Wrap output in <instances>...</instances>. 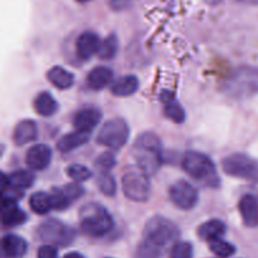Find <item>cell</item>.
<instances>
[{"mask_svg": "<svg viewBox=\"0 0 258 258\" xmlns=\"http://www.w3.org/2000/svg\"><path fill=\"white\" fill-rule=\"evenodd\" d=\"M136 165L143 169L149 176L155 175L163 164V145L155 133L145 131L134 143L131 149Z\"/></svg>", "mask_w": 258, "mask_h": 258, "instance_id": "cell-1", "label": "cell"}, {"mask_svg": "<svg viewBox=\"0 0 258 258\" xmlns=\"http://www.w3.org/2000/svg\"><path fill=\"white\" fill-rule=\"evenodd\" d=\"M184 171L203 186L218 188L221 185L216 165L208 155L199 151H188L181 160Z\"/></svg>", "mask_w": 258, "mask_h": 258, "instance_id": "cell-2", "label": "cell"}, {"mask_svg": "<svg viewBox=\"0 0 258 258\" xmlns=\"http://www.w3.org/2000/svg\"><path fill=\"white\" fill-rule=\"evenodd\" d=\"M80 226L90 237H103L113 228V219L107 209L97 203H87L80 211Z\"/></svg>", "mask_w": 258, "mask_h": 258, "instance_id": "cell-3", "label": "cell"}, {"mask_svg": "<svg viewBox=\"0 0 258 258\" xmlns=\"http://www.w3.org/2000/svg\"><path fill=\"white\" fill-rule=\"evenodd\" d=\"M121 185L125 197L136 203L148 202L151 194V184L149 175L138 165L127 168L121 179Z\"/></svg>", "mask_w": 258, "mask_h": 258, "instance_id": "cell-4", "label": "cell"}, {"mask_svg": "<svg viewBox=\"0 0 258 258\" xmlns=\"http://www.w3.org/2000/svg\"><path fill=\"white\" fill-rule=\"evenodd\" d=\"M180 234L179 227L170 219L161 216H154L146 222L144 238L146 242L163 249L166 244L175 241Z\"/></svg>", "mask_w": 258, "mask_h": 258, "instance_id": "cell-5", "label": "cell"}, {"mask_svg": "<svg viewBox=\"0 0 258 258\" xmlns=\"http://www.w3.org/2000/svg\"><path fill=\"white\" fill-rule=\"evenodd\" d=\"M37 234L44 243L55 247H67L75 241L76 231L59 219H47L37 229Z\"/></svg>", "mask_w": 258, "mask_h": 258, "instance_id": "cell-6", "label": "cell"}, {"mask_svg": "<svg viewBox=\"0 0 258 258\" xmlns=\"http://www.w3.org/2000/svg\"><path fill=\"white\" fill-rule=\"evenodd\" d=\"M224 91L233 97H249L258 93L257 68H239L229 77Z\"/></svg>", "mask_w": 258, "mask_h": 258, "instance_id": "cell-7", "label": "cell"}, {"mask_svg": "<svg viewBox=\"0 0 258 258\" xmlns=\"http://www.w3.org/2000/svg\"><path fill=\"white\" fill-rule=\"evenodd\" d=\"M222 170L233 178L254 180L258 179V160L247 154H232L223 159Z\"/></svg>", "mask_w": 258, "mask_h": 258, "instance_id": "cell-8", "label": "cell"}, {"mask_svg": "<svg viewBox=\"0 0 258 258\" xmlns=\"http://www.w3.org/2000/svg\"><path fill=\"white\" fill-rule=\"evenodd\" d=\"M130 138V127L123 118L116 117L108 120L101 127L97 135V143L105 148L117 150L126 145Z\"/></svg>", "mask_w": 258, "mask_h": 258, "instance_id": "cell-9", "label": "cell"}, {"mask_svg": "<svg viewBox=\"0 0 258 258\" xmlns=\"http://www.w3.org/2000/svg\"><path fill=\"white\" fill-rule=\"evenodd\" d=\"M169 198L175 207L183 211H190L198 204L199 193L196 186L185 180L174 183L169 189Z\"/></svg>", "mask_w": 258, "mask_h": 258, "instance_id": "cell-10", "label": "cell"}, {"mask_svg": "<svg viewBox=\"0 0 258 258\" xmlns=\"http://www.w3.org/2000/svg\"><path fill=\"white\" fill-rule=\"evenodd\" d=\"M53 151L45 144L33 145L25 154V164L30 170L42 171L49 166L52 161Z\"/></svg>", "mask_w": 258, "mask_h": 258, "instance_id": "cell-11", "label": "cell"}, {"mask_svg": "<svg viewBox=\"0 0 258 258\" xmlns=\"http://www.w3.org/2000/svg\"><path fill=\"white\" fill-rule=\"evenodd\" d=\"M101 118H102V113L97 108H83L76 113L75 118H73V126L76 130L91 134L101 122Z\"/></svg>", "mask_w": 258, "mask_h": 258, "instance_id": "cell-12", "label": "cell"}, {"mask_svg": "<svg viewBox=\"0 0 258 258\" xmlns=\"http://www.w3.org/2000/svg\"><path fill=\"white\" fill-rule=\"evenodd\" d=\"M100 44V37L95 32L86 30V32H83L77 38V42H76V52H77V55L80 58L88 59L92 55H95L96 53H98Z\"/></svg>", "mask_w": 258, "mask_h": 258, "instance_id": "cell-13", "label": "cell"}, {"mask_svg": "<svg viewBox=\"0 0 258 258\" xmlns=\"http://www.w3.org/2000/svg\"><path fill=\"white\" fill-rule=\"evenodd\" d=\"M28 219L27 213L18 207L17 201L3 199L2 222L4 227H17L25 223Z\"/></svg>", "mask_w": 258, "mask_h": 258, "instance_id": "cell-14", "label": "cell"}, {"mask_svg": "<svg viewBox=\"0 0 258 258\" xmlns=\"http://www.w3.org/2000/svg\"><path fill=\"white\" fill-rule=\"evenodd\" d=\"M239 213L244 226L249 228L258 227V199L252 194H244L238 203Z\"/></svg>", "mask_w": 258, "mask_h": 258, "instance_id": "cell-15", "label": "cell"}, {"mask_svg": "<svg viewBox=\"0 0 258 258\" xmlns=\"http://www.w3.org/2000/svg\"><path fill=\"white\" fill-rule=\"evenodd\" d=\"M38 138V126L33 120H23L13 131V141L17 146H24Z\"/></svg>", "mask_w": 258, "mask_h": 258, "instance_id": "cell-16", "label": "cell"}, {"mask_svg": "<svg viewBox=\"0 0 258 258\" xmlns=\"http://www.w3.org/2000/svg\"><path fill=\"white\" fill-rule=\"evenodd\" d=\"M139 87H140V82H139V78L136 76L125 75L116 78L111 83L110 90L113 96H117V97H128V96L138 92Z\"/></svg>", "mask_w": 258, "mask_h": 258, "instance_id": "cell-17", "label": "cell"}, {"mask_svg": "<svg viewBox=\"0 0 258 258\" xmlns=\"http://www.w3.org/2000/svg\"><path fill=\"white\" fill-rule=\"evenodd\" d=\"M28 244L17 234H5L2 239V253L4 258L22 257L27 252Z\"/></svg>", "mask_w": 258, "mask_h": 258, "instance_id": "cell-18", "label": "cell"}, {"mask_svg": "<svg viewBox=\"0 0 258 258\" xmlns=\"http://www.w3.org/2000/svg\"><path fill=\"white\" fill-rule=\"evenodd\" d=\"M113 72L111 68L105 66L95 67L87 76V85L92 90L100 91L107 87L111 82H113Z\"/></svg>", "mask_w": 258, "mask_h": 258, "instance_id": "cell-19", "label": "cell"}, {"mask_svg": "<svg viewBox=\"0 0 258 258\" xmlns=\"http://www.w3.org/2000/svg\"><path fill=\"white\" fill-rule=\"evenodd\" d=\"M35 176L30 170H17L7 175L3 174V184L13 186L18 190H23L30 188L34 184Z\"/></svg>", "mask_w": 258, "mask_h": 258, "instance_id": "cell-20", "label": "cell"}, {"mask_svg": "<svg viewBox=\"0 0 258 258\" xmlns=\"http://www.w3.org/2000/svg\"><path fill=\"white\" fill-rule=\"evenodd\" d=\"M90 135L91 134L83 133V131H73L59 139V141L57 143V149L60 153H70V151L76 150L80 146L87 144L90 140Z\"/></svg>", "mask_w": 258, "mask_h": 258, "instance_id": "cell-21", "label": "cell"}, {"mask_svg": "<svg viewBox=\"0 0 258 258\" xmlns=\"http://www.w3.org/2000/svg\"><path fill=\"white\" fill-rule=\"evenodd\" d=\"M47 78L54 87L63 91L71 88L75 83V77L72 73L60 66H54L53 68H50L47 73Z\"/></svg>", "mask_w": 258, "mask_h": 258, "instance_id": "cell-22", "label": "cell"}, {"mask_svg": "<svg viewBox=\"0 0 258 258\" xmlns=\"http://www.w3.org/2000/svg\"><path fill=\"white\" fill-rule=\"evenodd\" d=\"M34 110L38 115L43 116V117H49L53 116L54 113H57V111L59 110V105L55 101V98L50 95L49 92H40L39 95L35 97L34 102Z\"/></svg>", "mask_w": 258, "mask_h": 258, "instance_id": "cell-23", "label": "cell"}, {"mask_svg": "<svg viewBox=\"0 0 258 258\" xmlns=\"http://www.w3.org/2000/svg\"><path fill=\"white\" fill-rule=\"evenodd\" d=\"M226 231L227 227L223 222L219 221V219H211V221L199 226L198 237L203 241L209 242L217 238H222Z\"/></svg>", "mask_w": 258, "mask_h": 258, "instance_id": "cell-24", "label": "cell"}, {"mask_svg": "<svg viewBox=\"0 0 258 258\" xmlns=\"http://www.w3.org/2000/svg\"><path fill=\"white\" fill-rule=\"evenodd\" d=\"M29 207L35 214H39V216L49 213L50 211H53L52 196L45 191H37L30 196Z\"/></svg>", "mask_w": 258, "mask_h": 258, "instance_id": "cell-25", "label": "cell"}, {"mask_svg": "<svg viewBox=\"0 0 258 258\" xmlns=\"http://www.w3.org/2000/svg\"><path fill=\"white\" fill-rule=\"evenodd\" d=\"M165 102V108H164V115L170 118L175 123H183L185 121V111L181 107L179 102H176L173 98V95H169L168 98H163Z\"/></svg>", "mask_w": 258, "mask_h": 258, "instance_id": "cell-26", "label": "cell"}, {"mask_svg": "<svg viewBox=\"0 0 258 258\" xmlns=\"http://www.w3.org/2000/svg\"><path fill=\"white\" fill-rule=\"evenodd\" d=\"M118 38L116 34H108L103 40H101L100 49H98L97 55L101 59L110 60L115 58V55L118 52Z\"/></svg>", "mask_w": 258, "mask_h": 258, "instance_id": "cell-27", "label": "cell"}, {"mask_svg": "<svg viewBox=\"0 0 258 258\" xmlns=\"http://www.w3.org/2000/svg\"><path fill=\"white\" fill-rule=\"evenodd\" d=\"M96 185L106 197H113L117 191V184L110 171H100L96 178Z\"/></svg>", "mask_w": 258, "mask_h": 258, "instance_id": "cell-28", "label": "cell"}, {"mask_svg": "<svg viewBox=\"0 0 258 258\" xmlns=\"http://www.w3.org/2000/svg\"><path fill=\"white\" fill-rule=\"evenodd\" d=\"M209 249L213 252L216 256L221 258H228L232 254H234L236 248H234L233 244H231L229 242L224 241L222 238L213 239V241H209Z\"/></svg>", "mask_w": 258, "mask_h": 258, "instance_id": "cell-29", "label": "cell"}, {"mask_svg": "<svg viewBox=\"0 0 258 258\" xmlns=\"http://www.w3.org/2000/svg\"><path fill=\"white\" fill-rule=\"evenodd\" d=\"M66 173H67L68 178L72 179L76 183L87 181L92 176V171L87 166L82 165V164H72V165L66 169Z\"/></svg>", "mask_w": 258, "mask_h": 258, "instance_id": "cell-30", "label": "cell"}, {"mask_svg": "<svg viewBox=\"0 0 258 258\" xmlns=\"http://www.w3.org/2000/svg\"><path fill=\"white\" fill-rule=\"evenodd\" d=\"M169 258H193V246L189 242H176L171 247Z\"/></svg>", "mask_w": 258, "mask_h": 258, "instance_id": "cell-31", "label": "cell"}, {"mask_svg": "<svg viewBox=\"0 0 258 258\" xmlns=\"http://www.w3.org/2000/svg\"><path fill=\"white\" fill-rule=\"evenodd\" d=\"M50 196H52L53 211H66L72 204L70 202V199L66 197L62 188H54L52 190V193H50Z\"/></svg>", "mask_w": 258, "mask_h": 258, "instance_id": "cell-32", "label": "cell"}, {"mask_svg": "<svg viewBox=\"0 0 258 258\" xmlns=\"http://www.w3.org/2000/svg\"><path fill=\"white\" fill-rule=\"evenodd\" d=\"M161 248L144 241L136 252V258H160Z\"/></svg>", "mask_w": 258, "mask_h": 258, "instance_id": "cell-33", "label": "cell"}, {"mask_svg": "<svg viewBox=\"0 0 258 258\" xmlns=\"http://www.w3.org/2000/svg\"><path fill=\"white\" fill-rule=\"evenodd\" d=\"M116 165V158L112 153L106 151L102 153L96 160V166L100 171H110Z\"/></svg>", "mask_w": 258, "mask_h": 258, "instance_id": "cell-34", "label": "cell"}, {"mask_svg": "<svg viewBox=\"0 0 258 258\" xmlns=\"http://www.w3.org/2000/svg\"><path fill=\"white\" fill-rule=\"evenodd\" d=\"M62 190L64 191L66 197L70 199L71 203H75L76 201L81 198V197L85 194V189L80 185V183H70V184H66V185L62 186Z\"/></svg>", "mask_w": 258, "mask_h": 258, "instance_id": "cell-35", "label": "cell"}, {"mask_svg": "<svg viewBox=\"0 0 258 258\" xmlns=\"http://www.w3.org/2000/svg\"><path fill=\"white\" fill-rule=\"evenodd\" d=\"M38 258H57L58 257V252L55 246H52V244H47L45 243L44 246L39 247L37 253Z\"/></svg>", "mask_w": 258, "mask_h": 258, "instance_id": "cell-36", "label": "cell"}, {"mask_svg": "<svg viewBox=\"0 0 258 258\" xmlns=\"http://www.w3.org/2000/svg\"><path fill=\"white\" fill-rule=\"evenodd\" d=\"M62 258H86L83 254L78 253V252H70V253H66Z\"/></svg>", "mask_w": 258, "mask_h": 258, "instance_id": "cell-37", "label": "cell"}, {"mask_svg": "<svg viewBox=\"0 0 258 258\" xmlns=\"http://www.w3.org/2000/svg\"><path fill=\"white\" fill-rule=\"evenodd\" d=\"M236 2L243 3V4H249V5H258V0H236Z\"/></svg>", "mask_w": 258, "mask_h": 258, "instance_id": "cell-38", "label": "cell"}, {"mask_svg": "<svg viewBox=\"0 0 258 258\" xmlns=\"http://www.w3.org/2000/svg\"><path fill=\"white\" fill-rule=\"evenodd\" d=\"M76 2H78V3H88V2H91V0H76Z\"/></svg>", "mask_w": 258, "mask_h": 258, "instance_id": "cell-39", "label": "cell"}]
</instances>
